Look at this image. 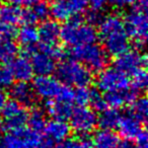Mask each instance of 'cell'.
Returning <instances> with one entry per match:
<instances>
[{
	"mask_svg": "<svg viewBox=\"0 0 148 148\" xmlns=\"http://www.w3.org/2000/svg\"><path fill=\"white\" fill-rule=\"evenodd\" d=\"M99 36L109 55H121L129 49V37L124 21L118 14H108L99 21Z\"/></svg>",
	"mask_w": 148,
	"mask_h": 148,
	"instance_id": "cell-1",
	"label": "cell"
},
{
	"mask_svg": "<svg viewBox=\"0 0 148 148\" xmlns=\"http://www.w3.org/2000/svg\"><path fill=\"white\" fill-rule=\"evenodd\" d=\"M97 32L89 23H84L77 18H72L60 29V39L68 47H78L95 43Z\"/></svg>",
	"mask_w": 148,
	"mask_h": 148,
	"instance_id": "cell-2",
	"label": "cell"
},
{
	"mask_svg": "<svg viewBox=\"0 0 148 148\" xmlns=\"http://www.w3.org/2000/svg\"><path fill=\"white\" fill-rule=\"evenodd\" d=\"M59 79L68 86L82 87L87 86L92 81V74L78 60H64L57 68Z\"/></svg>",
	"mask_w": 148,
	"mask_h": 148,
	"instance_id": "cell-3",
	"label": "cell"
},
{
	"mask_svg": "<svg viewBox=\"0 0 148 148\" xmlns=\"http://www.w3.org/2000/svg\"><path fill=\"white\" fill-rule=\"evenodd\" d=\"M72 55L93 72H99L109 63V54L95 43L72 48Z\"/></svg>",
	"mask_w": 148,
	"mask_h": 148,
	"instance_id": "cell-4",
	"label": "cell"
},
{
	"mask_svg": "<svg viewBox=\"0 0 148 148\" xmlns=\"http://www.w3.org/2000/svg\"><path fill=\"white\" fill-rule=\"evenodd\" d=\"M126 33L128 37L139 48L143 47L146 43L148 32V19L145 10L136 8L129 11L124 19Z\"/></svg>",
	"mask_w": 148,
	"mask_h": 148,
	"instance_id": "cell-5",
	"label": "cell"
},
{
	"mask_svg": "<svg viewBox=\"0 0 148 148\" xmlns=\"http://www.w3.org/2000/svg\"><path fill=\"white\" fill-rule=\"evenodd\" d=\"M40 132L25 127L10 131L0 141V148H39L42 143Z\"/></svg>",
	"mask_w": 148,
	"mask_h": 148,
	"instance_id": "cell-6",
	"label": "cell"
},
{
	"mask_svg": "<svg viewBox=\"0 0 148 148\" xmlns=\"http://www.w3.org/2000/svg\"><path fill=\"white\" fill-rule=\"evenodd\" d=\"M130 80L127 74L116 67L103 68L97 78V87L103 93L129 88Z\"/></svg>",
	"mask_w": 148,
	"mask_h": 148,
	"instance_id": "cell-7",
	"label": "cell"
},
{
	"mask_svg": "<svg viewBox=\"0 0 148 148\" xmlns=\"http://www.w3.org/2000/svg\"><path fill=\"white\" fill-rule=\"evenodd\" d=\"M50 14L58 21H67L83 13L87 7V0H53Z\"/></svg>",
	"mask_w": 148,
	"mask_h": 148,
	"instance_id": "cell-8",
	"label": "cell"
},
{
	"mask_svg": "<svg viewBox=\"0 0 148 148\" xmlns=\"http://www.w3.org/2000/svg\"><path fill=\"white\" fill-rule=\"evenodd\" d=\"M1 114H2L1 125L9 131H14L23 128L29 118V113L25 110V107L13 99L5 103Z\"/></svg>",
	"mask_w": 148,
	"mask_h": 148,
	"instance_id": "cell-9",
	"label": "cell"
},
{
	"mask_svg": "<svg viewBox=\"0 0 148 148\" xmlns=\"http://www.w3.org/2000/svg\"><path fill=\"white\" fill-rule=\"evenodd\" d=\"M32 87L36 97L48 101L59 99L64 85L55 77L50 75H39L37 78H35Z\"/></svg>",
	"mask_w": 148,
	"mask_h": 148,
	"instance_id": "cell-10",
	"label": "cell"
},
{
	"mask_svg": "<svg viewBox=\"0 0 148 148\" xmlns=\"http://www.w3.org/2000/svg\"><path fill=\"white\" fill-rule=\"evenodd\" d=\"M70 127L82 136H86L95 129L97 125V116L91 109L78 107L73 110L70 116Z\"/></svg>",
	"mask_w": 148,
	"mask_h": 148,
	"instance_id": "cell-11",
	"label": "cell"
},
{
	"mask_svg": "<svg viewBox=\"0 0 148 148\" xmlns=\"http://www.w3.org/2000/svg\"><path fill=\"white\" fill-rule=\"evenodd\" d=\"M147 64L146 55L137 50H129L117 56L115 67L127 75H132L138 70L145 68Z\"/></svg>",
	"mask_w": 148,
	"mask_h": 148,
	"instance_id": "cell-12",
	"label": "cell"
},
{
	"mask_svg": "<svg viewBox=\"0 0 148 148\" xmlns=\"http://www.w3.org/2000/svg\"><path fill=\"white\" fill-rule=\"evenodd\" d=\"M32 55L31 64L34 73L38 75H51L56 69V60L44 49L33 50L29 51Z\"/></svg>",
	"mask_w": 148,
	"mask_h": 148,
	"instance_id": "cell-13",
	"label": "cell"
},
{
	"mask_svg": "<svg viewBox=\"0 0 148 148\" xmlns=\"http://www.w3.org/2000/svg\"><path fill=\"white\" fill-rule=\"evenodd\" d=\"M44 130L50 141L54 143H60L65 141L69 137L71 127L65 120L53 119L46 124Z\"/></svg>",
	"mask_w": 148,
	"mask_h": 148,
	"instance_id": "cell-14",
	"label": "cell"
},
{
	"mask_svg": "<svg viewBox=\"0 0 148 148\" xmlns=\"http://www.w3.org/2000/svg\"><path fill=\"white\" fill-rule=\"evenodd\" d=\"M60 27L59 23L54 21H44L38 29L39 41H41L43 47H53L57 45L58 40L60 39Z\"/></svg>",
	"mask_w": 148,
	"mask_h": 148,
	"instance_id": "cell-15",
	"label": "cell"
},
{
	"mask_svg": "<svg viewBox=\"0 0 148 148\" xmlns=\"http://www.w3.org/2000/svg\"><path fill=\"white\" fill-rule=\"evenodd\" d=\"M118 128H119L121 136L126 140L135 139L143 131L142 122L136 117H134L131 113L125 116H121V119L118 124Z\"/></svg>",
	"mask_w": 148,
	"mask_h": 148,
	"instance_id": "cell-16",
	"label": "cell"
},
{
	"mask_svg": "<svg viewBox=\"0 0 148 148\" xmlns=\"http://www.w3.org/2000/svg\"><path fill=\"white\" fill-rule=\"evenodd\" d=\"M10 97L23 107L33 106L36 101V95L32 85L25 81H18L10 86Z\"/></svg>",
	"mask_w": 148,
	"mask_h": 148,
	"instance_id": "cell-17",
	"label": "cell"
},
{
	"mask_svg": "<svg viewBox=\"0 0 148 148\" xmlns=\"http://www.w3.org/2000/svg\"><path fill=\"white\" fill-rule=\"evenodd\" d=\"M9 69L12 73L13 78L18 81L29 82L34 76V70L31 61L27 57H15L10 62Z\"/></svg>",
	"mask_w": 148,
	"mask_h": 148,
	"instance_id": "cell-18",
	"label": "cell"
},
{
	"mask_svg": "<svg viewBox=\"0 0 148 148\" xmlns=\"http://www.w3.org/2000/svg\"><path fill=\"white\" fill-rule=\"evenodd\" d=\"M136 92L132 88H126L122 90L111 91V92L105 93V101L107 106L113 108V109H119L126 105H129L134 101L136 99Z\"/></svg>",
	"mask_w": 148,
	"mask_h": 148,
	"instance_id": "cell-19",
	"label": "cell"
},
{
	"mask_svg": "<svg viewBox=\"0 0 148 148\" xmlns=\"http://www.w3.org/2000/svg\"><path fill=\"white\" fill-rule=\"evenodd\" d=\"M48 113L54 117V119L66 120L71 116L73 111L71 101H62V99H54L47 101Z\"/></svg>",
	"mask_w": 148,
	"mask_h": 148,
	"instance_id": "cell-20",
	"label": "cell"
},
{
	"mask_svg": "<svg viewBox=\"0 0 148 148\" xmlns=\"http://www.w3.org/2000/svg\"><path fill=\"white\" fill-rule=\"evenodd\" d=\"M17 39L19 44L29 52L36 47L39 42L38 29L34 25H25L17 33Z\"/></svg>",
	"mask_w": 148,
	"mask_h": 148,
	"instance_id": "cell-21",
	"label": "cell"
},
{
	"mask_svg": "<svg viewBox=\"0 0 148 148\" xmlns=\"http://www.w3.org/2000/svg\"><path fill=\"white\" fill-rule=\"evenodd\" d=\"M93 142L97 148H116L120 140L113 130L101 129L95 133Z\"/></svg>",
	"mask_w": 148,
	"mask_h": 148,
	"instance_id": "cell-22",
	"label": "cell"
},
{
	"mask_svg": "<svg viewBox=\"0 0 148 148\" xmlns=\"http://www.w3.org/2000/svg\"><path fill=\"white\" fill-rule=\"evenodd\" d=\"M121 119V115L117 109H105L101 111L99 117H97V124L101 129L113 130L118 127V124Z\"/></svg>",
	"mask_w": 148,
	"mask_h": 148,
	"instance_id": "cell-23",
	"label": "cell"
},
{
	"mask_svg": "<svg viewBox=\"0 0 148 148\" xmlns=\"http://www.w3.org/2000/svg\"><path fill=\"white\" fill-rule=\"evenodd\" d=\"M18 47L11 39L0 38V63H10L17 56Z\"/></svg>",
	"mask_w": 148,
	"mask_h": 148,
	"instance_id": "cell-24",
	"label": "cell"
},
{
	"mask_svg": "<svg viewBox=\"0 0 148 148\" xmlns=\"http://www.w3.org/2000/svg\"><path fill=\"white\" fill-rule=\"evenodd\" d=\"M23 10L18 6L12 4H6L0 6V19L10 23V25H17L21 21Z\"/></svg>",
	"mask_w": 148,
	"mask_h": 148,
	"instance_id": "cell-25",
	"label": "cell"
},
{
	"mask_svg": "<svg viewBox=\"0 0 148 148\" xmlns=\"http://www.w3.org/2000/svg\"><path fill=\"white\" fill-rule=\"evenodd\" d=\"M131 105L132 115L137 118L138 120H140L142 123L145 122L148 114V103L146 97H139V99H135Z\"/></svg>",
	"mask_w": 148,
	"mask_h": 148,
	"instance_id": "cell-26",
	"label": "cell"
},
{
	"mask_svg": "<svg viewBox=\"0 0 148 148\" xmlns=\"http://www.w3.org/2000/svg\"><path fill=\"white\" fill-rule=\"evenodd\" d=\"M27 122L29 124V128L35 131L41 132L42 130H44L46 125V120L43 111L40 109H34L31 112V114H29Z\"/></svg>",
	"mask_w": 148,
	"mask_h": 148,
	"instance_id": "cell-27",
	"label": "cell"
},
{
	"mask_svg": "<svg viewBox=\"0 0 148 148\" xmlns=\"http://www.w3.org/2000/svg\"><path fill=\"white\" fill-rule=\"evenodd\" d=\"M132 89L136 92L144 91L147 87V73L145 68L138 70L134 74H132Z\"/></svg>",
	"mask_w": 148,
	"mask_h": 148,
	"instance_id": "cell-28",
	"label": "cell"
},
{
	"mask_svg": "<svg viewBox=\"0 0 148 148\" xmlns=\"http://www.w3.org/2000/svg\"><path fill=\"white\" fill-rule=\"evenodd\" d=\"M91 90L86 86L77 87L75 91H73V101L79 106V107H85L89 103L90 99Z\"/></svg>",
	"mask_w": 148,
	"mask_h": 148,
	"instance_id": "cell-29",
	"label": "cell"
},
{
	"mask_svg": "<svg viewBox=\"0 0 148 148\" xmlns=\"http://www.w3.org/2000/svg\"><path fill=\"white\" fill-rule=\"evenodd\" d=\"M32 7H33L32 10L35 13L38 21H46V19L48 18V16L50 15V6L46 2H44V1L40 0V1H38V2L36 3V4H34Z\"/></svg>",
	"mask_w": 148,
	"mask_h": 148,
	"instance_id": "cell-30",
	"label": "cell"
},
{
	"mask_svg": "<svg viewBox=\"0 0 148 148\" xmlns=\"http://www.w3.org/2000/svg\"><path fill=\"white\" fill-rule=\"evenodd\" d=\"M89 103L91 105V107L97 111L101 112L103 110L107 109V103L105 101V97L101 95L99 92L95 90H91V95L90 99H89Z\"/></svg>",
	"mask_w": 148,
	"mask_h": 148,
	"instance_id": "cell-31",
	"label": "cell"
},
{
	"mask_svg": "<svg viewBox=\"0 0 148 148\" xmlns=\"http://www.w3.org/2000/svg\"><path fill=\"white\" fill-rule=\"evenodd\" d=\"M88 140L85 137L74 138V139H66L60 148H88Z\"/></svg>",
	"mask_w": 148,
	"mask_h": 148,
	"instance_id": "cell-32",
	"label": "cell"
},
{
	"mask_svg": "<svg viewBox=\"0 0 148 148\" xmlns=\"http://www.w3.org/2000/svg\"><path fill=\"white\" fill-rule=\"evenodd\" d=\"M13 75L9 67H3L0 69V86L10 87L13 84Z\"/></svg>",
	"mask_w": 148,
	"mask_h": 148,
	"instance_id": "cell-33",
	"label": "cell"
},
{
	"mask_svg": "<svg viewBox=\"0 0 148 148\" xmlns=\"http://www.w3.org/2000/svg\"><path fill=\"white\" fill-rule=\"evenodd\" d=\"M15 34H16L15 25H10V23L0 19V38L11 39Z\"/></svg>",
	"mask_w": 148,
	"mask_h": 148,
	"instance_id": "cell-34",
	"label": "cell"
},
{
	"mask_svg": "<svg viewBox=\"0 0 148 148\" xmlns=\"http://www.w3.org/2000/svg\"><path fill=\"white\" fill-rule=\"evenodd\" d=\"M21 21L25 25H35L38 23V19L36 17L35 13L32 9H27L25 11H23V15H21Z\"/></svg>",
	"mask_w": 148,
	"mask_h": 148,
	"instance_id": "cell-35",
	"label": "cell"
},
{
	"mask_svg": "<svg viewBox=\"0 0 148 148\" xmlns=\"http://www.w3.org/2000/svg\"><path fill=\"white\" fill-rule=\"evenodd\" d=\"M107 2L113 7L124 8V7L132 6L136 2V0H107Z\"/></svg>",
	"mask_w": 148,
	"mask_h": 148,
	"instance_id": "cell-36",
	"label": "cell"
},
{
	"mask_svg": "<svg viewBox=\"0 0 148 148\" xmlns=\"http://www.w3.org/2000/svg\"><path fill=\"white\" fill-rule=\"evenodd\" d=\"M107 0H87V5H89L91 10L101 12L107 5Z\"/></svg>",
	"mask_w": 148,
	"mask_h": 148,
	"instance_id": "cell-37",
	"label": "cell"
},
{
	"mask_svg": "<svg viewBox=\"0 0 148 148\" xmlns=\"http://www.w3.org/2000/svg\"><path fill=\"white\" fill-rule=\"evenodd\" d=\"M135 139H136V145L134 146V148H148V142H147L148 137L144 130Z\"/></svg>",
	"mask_w": 148,
	"mask_h": 148,
	"instance_id": "cell-38",
	"label": "cell"
},
{
	"mask_svg": "<svg viewBox=\"0 0 148 148\" xmlns=\"http://www.w3.org/2000/svg\"><path fill=\"white\" fill-rule=\"evenodd\" d=\"M7 2L9 4H12L15 5V6H18V7H32L34 4L40 1V0H6Z\"/></svg>",
	"mask_w": 148,
	"mask_h": 148,
	"instance_id": "cell-39",
	"label": "cell"
},
{
	"mask_svg": "<svg viewBox=\"0 0 148 148\" xmlns=\"http://www.w3.org/2000/svg\"><path fill=\"white\" fill-rule=\"evenodd\" d=\"M134 7H136V8H139V9H142V10L147 11L148 0H136V2L134 3Z\"/></svg>",
	"mask_w": 148,
	"mask_h": 148,
	"instance_id": "cell-40",
	"label": "cell"
},
{
	"mask_svg": "<svg viewBox=\"0 0 148 148\" xmlns=\"http://www.w3.org/2000/svg\"><path fill=\"white\" fill-rule=\"evenodd\" d=\"M39 148H60V147H57V146L54 145V142L50 141L49 139L46 140V141H42L41 145H40Z\"/></svg>",
	"mask_w": 148,
	"mask_h": 148,
	"instance_id": "cell-41",
	"label": "cell"
},
{
	"mask_svg": "<svg viewBox=\"0 0 148 148\" xmlns=\"http://www.w3.org/2000/svg\"><path fill=\"white\" fill-rule=\"evenodd\" d=\"M6 101H7L6 95H5V93L0 89V114H1V111H2L3 107H4V105H5Z\"/></svg>",
	"mask_w": 148,
	"mask_h": 148,
	"instance_id": "cell-42",
	"label": "cell"
},
{
	"mask_svg": "<svg viewBox=\"0 0 148 148\" xmlns=\"http://www.w3.org/2000/svg\"><path fill=\"white\" fill-rule=\"evenodd\" d=\"M116 148H134V145H132V143L129 140H125L123 142H119Z\"/></svg>",
	"mask_w": 148,
	"mask_h": 148,
	"instance_id": "cell-43",
	"label": "cell"
},
{
	"mask_svg": "<svg viewBox=\"0 0 148 148\" xmlns=\"http://www.w3.org/2000/svg\"><path fill=\"white\" fill-rule=\"evenodd\" d=\"M88 148H97V146H92V147H89V146H88Z\"/></svg>",
	"mask_w": 148,
	"mask_h": 148,
	"instance_id": "cell-44",
	"label": "cell"
},
{
	"mask_svg": "<svg viewBox=\"0 0 148 148\" xmlns=\"http://www.w3.org/2000/svg\"><path fill=\"white\" fill-rule=\"evenodd\" d=\"M1 139H2V136H1V134H0V141H1Z\"/></svg>",
	"mask_w": 148,
	"mask_h": 148,
	"instance_id": "cell-45",
	"label": "cell"
},
{
	"mask_svg": "<svg viewBox=\"0 0 148 148\" xmlns=\"http://www.w3.org/2000/svg\"><path fill=\"white\" fill-rule=\"evenodd\" d=\"M0 6H1V0H0Z\"/></svg>",
	"mask_w": 148,
	"mask_h": 148,
	"instance_id": "cell-46",
	"label": "cell"
}]
</instances>
